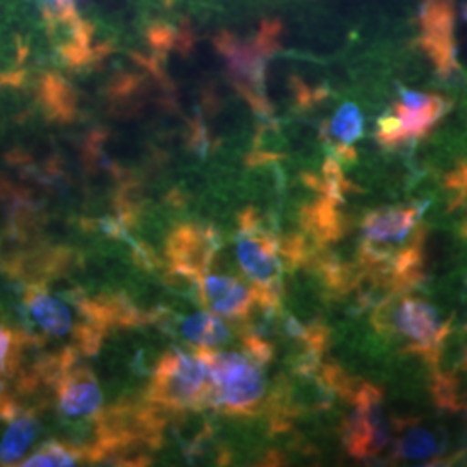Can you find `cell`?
Wrapping results in <instances>:
<instances>
[{
    "mask_svg": "<svg viewBox=\"0 0 467 467\" xmlns=\"http://www.w3.org/2000/svg\"><path fill=\"white\" fill-rule=\"evenodd\" d=\"M419 215L412 206L368 213L362 223V256L368 267L379 268L399 283L414 279L420 254Z\"/></svg>",
    "mask_w": 467,
    "mask_h": 467,
    "instance_id": "6da1fadb",
    "label": "cell"
},
{
    "mask_svg": "<svg viewBox=\"0 0 467 467\" xmlns=\"http://www.w3.org/2000/svg\"><path fill=\"white\" fill-rule=\"evenodd\" d=\"M204 350V348H202ZM210 368L208 405L237 416L254 414L265 399L267 381L264 362L248 348L241 351L204 350Z\"/></svg>",
    "mask_w": 467,
    "mask_h": 467,
    "instance_id": "7a4b0ae2",
    "label": "cell"
},
{
    "mask_svg": "<svg viewBox=\"0 0 467 467\" xmlns=\"http://www.w3.org/2000/svg\"><path fill=\"white\" fill-rule=\"evenodd\" d=\"M208 399L210 368L204 350L167 351L154 372L150 400L173 410H191L208 405Z\"/></svg>",
    "mask_w": 467,
    "mask_h": 467,
    "instance_id": "3957f363",
    "label": "cell"
},
{
    "mask_svg": "<svg viewBox=\"0 0 467 467\" xmlns=\"http://www.w3.org/2000/svg\"><path fill=\"white\" fill-rule=\"evenodd\" d=\"M283 250L277 239L258 223L251 212L241 217L235 235V256L239 267L256 289L265 306H275L283 285Z\"/></svg>",
    "mask_w": 467,
    "mask_h": 467,
    "instance_id": "277c9868",
    "label": "cell"
},
{
    "mask_svg": "<svg viewBox=\"0 0 467 467\" xmlns=\"http://www.w3.org/2000/svg\"><path fill=\"white\" fill-rule=\"evenodd\" d=\"M376 324L384 333L397 336L409 350L430 358H436L451 331V324L441 318L433 305L419 298L386 303L376 317Z\"/></svg>",
    "mask_w": 467,
    "mask_h": 467,
    "instance_id": "5b68a950",
    "label": "cell"
},
{
    "mask_svg": "<svg viewBox=\"0 0 467 467\" xmlns=\"http://www.w3.org/2000/svg\"><path fill=\"white\" fill-rule=\"evenodd\" d=\"M23 306L36 329L52 337H78L85 350L96 348L98 337L78 324V314L90 312V306H77L52 293L44 284H30L23 296Z\"/></svg>",
    "mask_w": 467,
    "mask_h": 467,
    "instance_id": "8992f818",
    "label": "cell"
},
{
    "mask_svg": "<svg viewBox=\"0 0 467 467\" xmlns=\"http://www.w3.org/2000/svg\"><path fill=\"white\" fill-rule=\"evenodd\" d=\"M393 440L391 420L384 409L383 395L364 384L355 397V410L345 430L347 449L355 457H374L388 449Z\"/></svg>",
    "mask_w": 467,
    "mask_h": 467,
    "instance_id": "52a82bcc",
    "label": "cell"
},
{
    "mask_svg": "<svg viewBox=\"0 0 467 467\" xmlns=\"http://www.w3.org/2000/svg\"><path fill=\"white\" fill-rule=\"evenodd\" d=\"M451 109V102L440 96H430L409 88H400V100L391 115L379 119L378 139L386 146L419 139Z\"/></svg>",
    "mask_w": 467,
    "mask_h": 467,
    "instance_id": "ba28073f",
    "label": "cell"
},
{
    "mask_svg": "<svg viewBox=\"0 0 467 467\" xmlns=\"http://www.w3.org/2000/svg\"><path fill=\"white\" fill-rule=\"evenodd\" d=\"M56 399L61 416L71 420L98 418L102 410V393L94 372L71 358H61L56 378Z\"/></svg>",
    "mask_w": 467,
    "mask_h": 467,
    "instance_id": "9c48e42d",
    "label": "cell"
},
{
    "mask_svg": "<svg viewBox=\"0 0 467 467\" xmlns=\"http://www.w3.org/2000/svg\"><path fill=\"white\" fill-rule=\"evenodd\" d=\"M192 281L198 285L202 305L220 317H248L256 301H260L254 287L233 275L201 272Z\"/></svg>",
    "mask_w": 467,
    "mask_h": 467,
    "instance_id": "30bf717a",
    "label": "cell"
},
{
    "mask_svg": "<svg viewBox=\"0 0 467 467\" xmlns=\"http://www.w3.org/2000/svg\"><path fill=\"white\" fill-rule=\"evenodd\" d=\"M420 44L440 73H451L457 67L453 47V0H426L420 11Z\"/></svg>",
    "mask_w": 467,
    "mask_h": 467,
    "instance_id": "8fae6325",
    "label": "cell"
},
{
    "mask_svg": "<svg viewBox=\"0 0 467 467\" xmlns=\"http://www.w3.org/2000/svg\"><path fill=\"white\" fill-rule=\"evenodd\" d=\"M5 419L9 424L0 440V464L15 466L32 449L36 436L40 434V422L32 410L21 409H16Z\"/></svg>",
    "mask_w": 467,
    "mask_h": 467,
    "instance_id": "7c38bea8",
    "label": "cell"
},
{
    "mask_svg": "<svg viewBox=\"0 0 467 467\" xmlns=\"http://www.w3.org/2000/svg\"><path fill=\"white\" fill-rule=\"evenodd\" d=\"M181 334L191 345L204 350H215L231 341L233 333L227 324L217 314L198 312L189 317L182 318Z\"/></svg>",
    "mask_w": 467,
    "mask_h": 467,
    "instance_id": "4fadbf2b",
    "label": "cell"
},
{
    "mask_svg": "<svg viewBox=\"0 0 467 467\" xmlns=\"http://www.w3.org/2000/svg\"><path fill=\"white\" fill-rule=\"evenodd\" d=\"M364 134V115L360 108L353 102H345L337 108V111L331 118L327 125V137L333 144L334 150L339 156L353 158L355 150L351 144L357 142Z\"/></svg>",
    "mask_w": 467,
    "mask_h": 467,
    "instance_id": "5bb4252c",
    "label": "cell"
},
{
    "mask_svg": "<svg viewBox=\"0 0 467 467\" xmlns=\"http://www.w3.org/2000/svg\"><path fill=\"white\" fill-rule=\"evenodd\" d=\"M440 451V440L431 430L422 426H412L405 433H401L395 457L401 461H430Z\"/></svg>",
    "mask_w": 467,
    "mask_h": 467,
    "instance_id": "9a60e30c",
    "label": "cell"
},
{
    "mask_svg": "<svg viewBox=\"0 0 467 467\" xmlns=\"http://www.w3.org/2000/svg\"><path fill=\"white\" fill-rule=\"evenodd\" d=\"M84 459H90V453L82 447H73L63 441H49L19 464L25 467L75 466Z\"/></svg>",
    "mask_w": 467,
    "mask_h": 467,
    "instance_id": "2e32d148",
    "label": "cell"
},
{
    "mask_svg": "<svg viewBox=\"0 0 467 467\" xmlns=\"http://www.w3.org/2000/svg\"><path fill=\"white\" fill-rule=\"evenodd\" d=\"M23 334L0 320V378H5L16 370L23 350Z\"/></svg>",
    "mask_w": 467,
    "mask_h": 467,
    "instance_id": "e0dca14e",
    "label": "cell"
},
{
    "mask_svg": "<svg viewBox=\"0 0 467 467\" xmlns=\"http://www.w3.org/2000/svg\"><path fill=\"white\" fill-rule=\"evenodd\" d=\"M75 2L77 0H38V5L47 19L50 28H56L78 19Z\"/></svg>",
    "mask_w": 467,
    "mask_h": 467,
    "instance_id": "ac0fdd59",
    "label": "cell"
},
{
    "mask_svg": "<svg viewBox=\"0 0 467 467\" xmlns=\"http://www.w3.org/2000/svg\"><path fill=\"white\" fill-rule=\"evenodd\" d=\"M466 13H467V9H466Z\"/></svg>",
    "mask_w": 467,
    "mask_h": 467,
    "instance_id": "d6986e66",
    "label": "cell"
}]
</instances>
